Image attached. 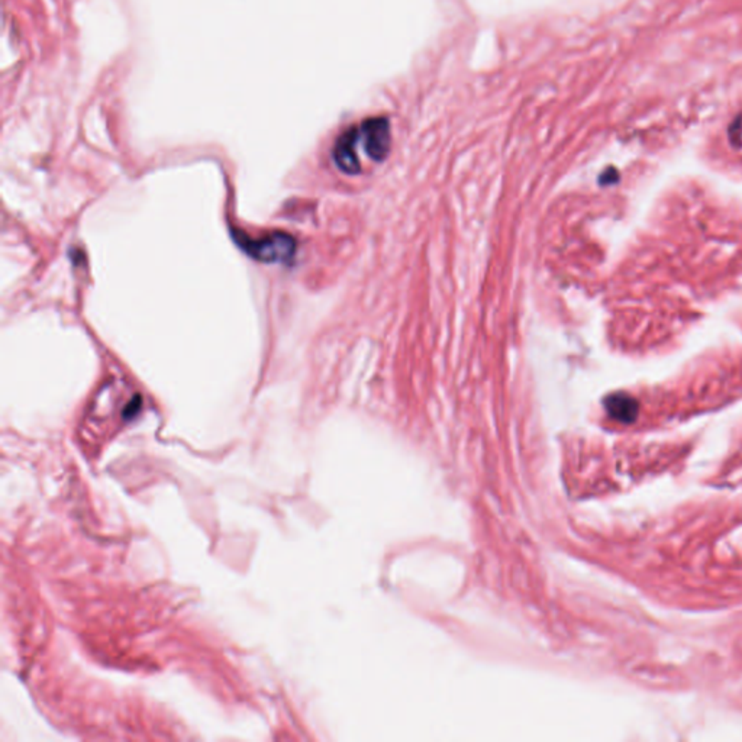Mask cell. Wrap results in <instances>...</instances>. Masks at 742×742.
<instances>
[{"instance_id": "cell-1", "label": "cell", "mask_w": 742, "mask_h": 742, "mask_svg": "<svg viewBox=\"0 0 742 742\" xmlns=\"http://www.w3.org/2000/svg\"><path fill=\"white\" fill-rule=\"evenodd\" d=\"M233 238L248 257L261 263H290L295 258L298 246L295 238L282 231L253 238L243 231L233 229Z\"/></svg>"}, {"instance_id": "cell-2", "label": "cell", "mask_w": 742, "mask_h": 742, "mask_svg": "<svg viewBox=\"0 0 742 742\" xmlns=\"http://www.w3.org/2000/svg\"><path fill=\"white\" fill-rule=\"evenodd\" d=\"M367 155L374 162H383L391 152V122L384 117L369 118L360 127Z\"/></svg>"}, {"instance_id": "cell-3", "label": "cell", "mask_w": 742, "mask_h": 742, "mask_svg": "<svg viewBox=\"0 0 742 742\" xmlns=\"http://www.w3.org/2000/svg\"><path fill=\"white\" fill-rule=\"evenodd\" d=\"M360 141H361L360 127H351L340 135L335 142L334 150H332V159L338 169L350 176H354L361 172V164H360L359 154H357Z\"/></svg>"}, {"instance_id": "cell-4", "label": "cell", "mask_w": 742, "mask_h": 742, "mask_svg": "<svg viewBox=\"0 0 742 742\" xmlns=\"http://www.w3.org/2000/svg\"><path fill=\"white\" fill-rule=\"evenodd\" d=\"M605 409L611 418L621 423H632L637 419L638 403L630 394H611L605 399Z\"/></svg>"}]
</instances>
